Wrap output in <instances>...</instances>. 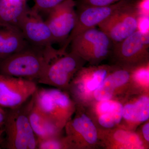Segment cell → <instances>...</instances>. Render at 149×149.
Returning <instances> with one entry per match:
<instances>
[{"instance_id": "obj_1", "label": "cell", "mask_w": 149, "mask_h": 149, "mask_svg": "<svg viewBox=\"0 0 149 149\" xmlns=\"http://www.w3.org/2000/svg\"><path fill=\"white\" fill-rule=\"evenodd\" d=\"M66 51L62 47L56 49L52 46L44 48L29 45L20 52L0 59V73L37 83L52 60Z\"/></svg>"}, {"instance_id": "obj_2", "label": "cell", "mask_w": 149, "mask_h": 149, "mask_svg": "<svg viewBox=\"0 0 149 149\" xmlns=\"http://www.w3.org/2000/svg\"><path fill=\"white\" fill-rule=\"evenodd\" d=\"M34 104L33 95L21 105L6 109L3 128L7 149H37V139L29 119V112Z\"/></svg>"}, {"instance_id": "obj_3", "label": "cell", "mask_w": 149, "mask_h": 149, "mask_svg": "<svg viewBox=\"0 0 149 149\" xmlns=\"http://www.w3.org/2000/svg\"><path fill=\"white\" fill-rule=\"evenodd\" d=\"M34 104L61 130L72 118L76 103L66 91L38 88L33 95Z\"/></svg>"}, {"instance_id": "obj_4", "label": "cell", "mask_w": 149, "mask_h": 149, "mask_svg": "<svg viewBox=\"0 0 149 149\" xmlns=\"http://www.w3.org/2000/svg\"><path fill=\"white\" fill-rule=\"evenodd\" d=\"M117 65L83 66L75 74L66 91L76 104L88 107L94 101V94L110 72Z\"/></svg>"}, {"instance_id": "obj_5", "label": "cell", "mask_w": 149, "mask_h": 149, "mask_svg": "<svg viewBox=\"0 0 149 149\" xmlns=\"http://www.w3.org/2000/svg\"><path fill=\"white\" fill-rule=\"evenodd\" d=\"M64 130L71 149H91L101 147L99 129L86 108L76 104L74 115Z\"/></svg>"}, {"instance_id": "obj_6", "label": "cell", "mask_w": 149, "mask_h": 149, "mask_svg": "<svg viewBox=\"0 0 149 149\" xmlns=\"http://www.w3.org/2000/svg\"><path fill=\"white\" fill-rule=\"evenodd\" d=\"M112 44L108 36L95 27L81 32L70 43L71 51L91 65H99L108 57Z\"/></svg>"}, {"instance_id": "obj_7", "label": "cell", "mask_w": 149, "mask_h": 149, "mask_svg": "<svg viewBox=\"0 0 149 149\" xmlns=\"http://www.w3.org/2000/svg\"><path fill=\"white\" fill-rule=\"evenodd\" d=\"M116 65L133 70L149 63V34L139 29L120 42L113 44Z\"/></svg>"}, {"instance_id": "obj_8", "label": "cell", "mask_w": 149, "mask_h": 149, "mask_svg": "<svg viewBox=\"0 0 149 149\" xmlns=\"http://www.w3.org/2000/svg\"><path fill=\"white\" fill-rule=\"evenodd\" d=\"M86 63L72 51L65 52L52 60L37 83L67 91L75 74Z\"/></svg>"}, {"instance_id": "obj_9", "label": "cell", "mask_w": 149, "mask_h": 149, "mask_svg": "<svg viewBox=\"0 0 149 149\" xmlns=\"http://www.w3.org/2000/svg\"><path fill=\"white\" fill-rule=\"evenodd\" d=\"M140 15L137 5L131 2L98 26L113 45L121 42L139 29Z\"/></svg>"}, {"instance_id": "obj_10", "label": "cell", "mask_w": 149, "mask_h": 149, "mask_svg": "<svg viewBox=\"0 0 149 149\" xmlns=\"http://www.w3.org/2000/svg\"><path fill=\"white\" fill-rule=\"evenodd\" d=\"M37 82L0 73V107L13 109L31 97L38 87Z\"/></svg>"}, {"instance_id": "obj_11", "label": "cell", "mask_w": 149, "mask_h": 149, "mask_svg": "<svg viewBox=\"0 0 149 149\" xmlns=\"http://www.w3.org/2000/svg\"><path fill=\"white\" fill-rule=\"evenodd\" d=\"M132 70L116 66L110 72L94 94V101H122L130 94L139 92L133 86Z\"/></svg>"}, {"instance_id": "obj_12", "label": "cell", "mask_w": 149, "mask_h": 149, "mask_svg": "<svg viewBox=\"0 0 149 149\" xmlns=\"http://www.w3.org/2000/svg\"><path fill=\"white\" fill-rule=\"evenodd\" d=\"M131 2L130 0H123L109 6L79 7L76 11L75 26L63 47L67 49L71 40L77 35L87 29L98 26L113 14Z\"/></svg>"}, {"instance_id": "obj_13", "label": "cell", "mask_w": 149, "mask_h": 149, "mask_svg": "<svg viewBox=\"0 0 149 149\" xmlns=\"http://www.w3.org/2000/svg\"><path fill=\"white\" fill-rule=\"evenodd\" d=\"M76 3L67 0L48 12L45 20L50 29L55 43L65 42L76 23Z\"/></svg>"}, {"instance_id": "obj_14", "label": "cell", "mask_w": 149, "mask_h": 149, "mask_svg": "<svg viewBox=\"0 0 149 149\" xmlns=\"http://www.w3.org/2000/svg\"><path fill=\"white\" fill-rule=\"evenodd\" d=\"M17 27L30 45L45 48L52 47L55 43L46 21L43 20L39 13L32 8H28Z\"/></svg>"}, {"instance_id": "obj_15", "label": "cell", "mask_w": 149, "mask_h": 149, "mask_svg": "<svg viewBox=\"0 0 149 149\" xmlns=\"http://www.w3.org/2000/svg\"><path fill=\"white\" fill-rule=\"evenodd\" d=\"M122 102V118L119 126L135 131L149 120V92L132 93Z\"/></svg>"}, {"instance_id": "obj_16", "label": "cell", "mask_w": 149, "mask_h": 149, "mask_svg": "<svg viewBox=\"0 0 149 149\" xmlns=\"http://www.w3.org/2000/svg\"><path fill=\"white\" fill-rule=\"evenodd\" d=\"M85 107L98 129H111L120 125L123 110L122 102L120 101H94Z\"/></svg>"}, {"instance_id": "obj_17", "label": "cell", "mask_w": 149, "mask_h": 149, "mask_svg": "<svg viewBox=\"0 0 149 149\" xmlns=\"http://www.w3.org/2000/svg\"><path fill=\"white\" fill-rule=\"evenodd\" d=\"M101 147L108 149L148 148L136 131L120 126L106 130L99 129Z\"/></svg>"}, {"instance_id": "obj_18", "label": "cell", "mask_w": 149, "mask_h": 149, "mask_svg": "<svg viewBox=\"0 0 149 149\" xmlns=\"http://www.w3.org/2000/svg\"><path fill=\"white\" fill-rule=\"evenodd\" d=\"M29 45L18 27L0 24V59L20 52Z\"/></svg>"}, {"instance_id": "obj_19", "label": "cell", "mask_w": 149, "mask_h": 149, "mask_svg": "<svg viewBox=\"0 0 149 149\" xmlns=\"http://www.w3.org/2000/svg\"><path fill=\"white\" fill-rule=\"evenodd\" d=\"M29 119L37 141L63 134V130H59L34 104L29 112Z\"/></svg>"}, {"instance_id": "obj_20", "label": "cell", "mask_w": 149, "mask_h": 149, "mask_svg": "<svg viewBox=\"0 0 149 149\" xmlns=\"http://www.w3.org/2000/svg\"><path fill=\"white\" fill-rule=\"evenodd\" d=\"M27 2V0H0V24L17 27L29 8Z\"/></svg>"}, {"instance_id": "obj_21", "label": "cell", "mask_w": 149, "mask_h": 149, "mask_svg": "<svg viewBox=\"0 0 149 149\" xmlns=\"http://www.w3.org/2000/svg\"><path fill=\"white\" fill-rule=\"evenodd\" d=\"M149 65L148 63L132 70V82L136 91L149 92Z\"/></svg>"}, {"instance_id": "obj_22", "label": "cell", "mask_w": 149, "mask_h": 149, "mask_svg": "<svg viewBox=\"0 0 149 149\" xmlns=\"http://www.w3.org/2000/svg\"><path fill=\"white\" fill-rule=\"evenodd\" d=\"M37 141L38 149H71L66 136L63 134Z\"/></svg>"}, {"instance_id": "obj_23", "label": "cell", "mask_w": 149, "mask_h": 149, "mask_svg": "<svg viewBox=\"0 0 149 149\" xmlns=\"http://www.w3.org/2000/svg\"><path fill=\"white\" fill-rule=\"evenodd\" d=\"M34 5L32 8L34 10L40 12L47 13L56 6L67 0H33Z\"/></svg>"}, {"instance_id": "obj_24", "label": "cell", "mask_w": 149, "mask_h": 149, "mask_svg": "<svg viewBox=\"0 0 149 149\" xmlns=\"http://www.w3.org/2000/svg\"><path fill=\"white\" fill-rule=\"evenodd\" d=\"M122 1L123 0H81L79 7L109 6Z\"/></svg>"}, {"instance_id": "obj_25", "label": "cell", "mask_w": 149, "mask_h": 149, "mask_svg": "<svg viewBox=\"0 0 149 149\" xmlns=\"http://www.w3.org/2000/svg\"><path fill=\"white\" fill-rule=\"evenodd\" d=\"M139 132H136L139 134L142 141L149 148V120L141 124Z\"/></svg>"}, {"instance_id": "obj_26", "label": "cell", "mask_w": 149, "mask_h": 149, "mask_svg": "<svg viewBox=\"0 0 149 149\" xmlns=\"http://www.w3.org/2000/svg\"><path fill=\"white\" fill-rule=\"evenodd\" d=\"M6 109L0 107V129L3 128L5 120Z\"/></svg>"}, {"instance_id": "obj_27", "label": "cell", "mask_w": 149, "mask_h": 149, "mask_svg": "<svg viewBox=\"0 0 149 149\" xmlns=\"http://www.w3.org/2000/svg\"><path fill=\"white\" fill-rule=\"evenodd\" d=\"M4 133V129L3 128L0 129V143L1 142L2 137L3 134Z\"/></svg>"}, {"instance_id": "obj_28", "label": "cell", "mask_w": 149, "mask_h": 149, "mask_svg": "<svg viewBox=\"0 0 149 149\" xmlns=\"http://www.w3.org/2000/svg\"></svg>"}]
</instances>
